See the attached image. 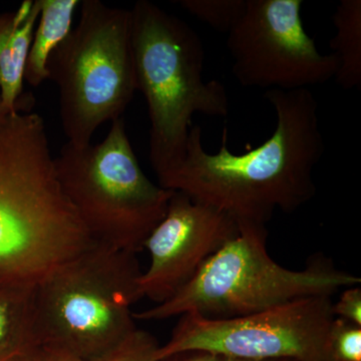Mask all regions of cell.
I'll use <instances>...</instances> for the list:
<instances>
[{"label":"cell","instance_id":"5bb4252c","mask_svg":"<svg viewBox=\"0 0 361 361\" xmlns=\"http://www.w3.org/2000/svg\"><path fill=\"white\" fill-rule=\"evenodd\" d=\"M336 37L330 42L338 61L337 84L344 90L361 85V1L341 0L334 16Z\"/></svg>","mask_w":361,"mask_h":361},{"label":"cell","instance_id":"9c48e42d","mask_svg":"<svg viewBox=\"0 0 361 361\" xmlns=\"http://www.w3.org/2000/svg\"><path fill=\"white\" fill-rule=\"evenodd\" d=\"M302 6V0H247L227 35L233 75L242 87L310 90L336 77V56L322 54L305 32Z\"/></svg>","mask_w":361,"mask_h":361},{"label":"cell","instance_id":"ac0fdd59","mask_svg":"<svg viewBox=\"0 0 361 361\" xmlns=\"http://www.w3.org/2000/svg\"><path fill=\"white\" fill-rule=\"evenodd\" d=\"M334 313L336 318L361 326L360 285L342 290L338 300L334 302Z\"/></svg>","mask_w":361,"mask_h":361},{"label":"cell","instance_id":"5b68a950","mask_svg":"<svg viewBox=\"0 0 361 361\" xmlns=\"http://www.w3.org/2000/svg\"><path fill=\"white\" fill-rule=\"evenodd\" d=\"M142 271L135 254L92 242L35 285L39 344L70 350L85 361L137 329Z\"/></svg>","mask_w":361,"mask_h":361},{"label":"cell","instance_id":"44dd1931","mask_svg":"<svg viewBox=\"0 0 361 361\" xmlns=\"http://www.w3.org/2000/svg\"><path fill=\"white\" fill-rule=\"evenodd\" d=\"M224 361H292V360H243V358L224 357Z\"/></svg>","mask_w":361,"mask_h":361},{"label":"cell","instance_id":"52a82bcc","mask_svg":"<svg viewBox=\"0 0 361 361\" xmlns=\"http://www.w3.org/2000/svg\"><path fill=\"white\" fill-rule=\"evenodd\" d=\"M80 6L78 25L47 61L63 132L77 146L90 144L104 123L123 118L137 90L130 11L101 0H84Z\"/></svg>","mask_w":361,"mask_h":361},{"label":"cell","instance_id":"2e32d148","mask_svg":"<svg viewBox=\"0 0 361 361\" xmlns=\"http://www.w3.org/2000/svg\"><path fill=\"white\" fill-rule=\"evenodd\" d=\"M160 346L155 336L137 327L113 348L87 361H159Z\"/></svg>","mask_w":361,"mask_h":361},{"label":"cell","instance_id":"6da1fadb","mask_svg":"<svg viewBox=\"0 0 361 361\" xmlns=\"http://www.w3.org/2000/svg\"><path fill=\"white\" fill-rule=\"evenodd\" d=\"M276 116L271 137L257 148L234 154L223 130L219 151L209 153L193 126L184 160L161 187L230 216L266 225L277 210L291 214L316 195L314 170L325 152L319 109L310 90H266Z\"/></svg>","mask_w":361,"mask_h":361},{"label":"cell","instance_id":"ba28073f","mask_svg":"<svg viewBox=\"0 0 361 361\" xmlns=\"http://www.w3.org/2000/svg\"><path fill=\"white\" fill-rule=\"evenodd\" d=\"M336 320L329 296L297 299L269 310L211 319L194 313L180 315L158 360L203 351L243 360L336 361L330 336Z\"/></svg>","mask_w":361,"mask_h":361},{"label":"cell","instance_id":"4fadbf2b","mask_svg":"<svg viewBox=\"0 0 361 361\" xmlns=\"http://www.w3.org/2000/svg\"><path fill=\"white\" fill-rule=\"evenodd\" d=\"M39 16L26 59L25 82L39 87L47 75V61L73 30L78 0H39Z\"/></svg>","mask_w":361,"mask_h":361},{"label":"cell","instance_id":"30bf717a","mask_svg":"<svg viewBox=\"0 0 361 361\" xmlns=\"http://www.w3.org/2000/svg\"><path fill=\"white\" fill-rule=\"evenodd\" d=\"M238 232L230 216L174 192L165 217L145 241L149 265L137 283L140 299L157 305L172 298Z\"/></svg>","mask_w":361,"mask_h":361},{"label":"cell","instance_id":"ffe728a7","mask_svg":"<svg viewBox=\"0 0 361 361\" xmlns=\"http://www.w3.org/2000/svg\"><path fill=\"white\" fill-rule=\"evenodd\" d=\"M169 358L172 361H224V357L222 356L203 353V351L180 353V355L171 356Z\"/></svg>","mask_w":361,"mask_h":361},{"label":"cell","instance_id":"d6986e66","mask_svg":"<svg viewBox=\"0 0 361 361\" xmlns=\"http://www.w3.org/2000/svg\"><path fill=\"white\" fill-rule=\"evenodd\" d=\"M25 358L26 361H85L65 348L42 343L35 346Z\"/></svg>","mask_w":361,"mask_h":361},{"label":"cell","instance_id":"277c9868","mask_svg":"<svg viewBox=\"0 0 361 361\" xmlns=\"http://www.w3.org/2000/svg\"><path fill=\"white\" fill-rule=\"evenodd\" d=\"M266 225L239 223V232L202 266L172 298L134 312L135 319L159 322L194 313L211 319L254 314L313 296H329L360 285L356 275L316 256L302 270L283 267L267 251Z\"/></svg>","mask_w":361,"mask_h":361},{"label":"cell","instance_id":"7c38bea8","mask_svg":"<svg viewBox=\"0 0 361 361\" xmlns=\"http://www.w3.org/2000/svg\"><path fill=\"white\" fill-rule=\"evenodd\" d=\"M35 286L0 285V361H11L39 345Z\"/></svg>","mask_w":361,"mask_h":361},{"label":"cell","instance_id":"9a60e30c","mask_svg":"<svg viewBox=\"0 0 361 361\" xmlns=\"http://www.w3.org/2000/svg\"><path fill=\"white\" fill-rule=\"evenodd\" d=\"M178 4L213 30L228 35L245 13L247 0H180Z\"/></svg>","mask_w":361,"mask_h":361},{"label":"cell","instance_id":"e0dca14e","mask_svg":"<svg viewBox=\"0 0 361 361\" xmlns=\"http://www.w3.org/2000/svg\"><path fill=\"white\" fill-rule=\"evenodd\" d=\"M336 361H361V326L336 318L330 336Z\"/></svg>","mask_w":361,"mask_h":361},{"label":"cell","instance_id":"7402d4cb","mask_svg":"<svg viewBox=\"0 0 361 361\" xmlns=\"http://www.w3.org/2000/svg\"><path fill=\"white\" fill-rule=\"evenodd\" d=\"M8 113V111L4 108V103H2L1 97H0V116H4V114Z\"/></svg>","mask_w":361,"mask_h":361},{"label":"cell","instance_id":"8992f818","mask_svg":"<svg viewBox=\"0 0 361 361\" xmlns=\"http://www.w3.org/2000/svg\"><path fill=\"white\" fill-rule=\"evenodd\" d=\"M54 167L92 241L133 254L144 249L174 193L145 174L123 118L111 122L99 144L66 142Z\"/></svg>","mask_w":361,"mask_h":361},{"label":"cell","instance_id":"3957f363","mask_svg":"<svg viewBox=\"0 0 361 361\" xmlns=\"http://www.w3.org/2000/svg\"><path fill=\"white\" fill-rule=\"evenodd\" d=\"M130 11L137 90L148 106L149 161L160 183L184 160L193 116L227 118L229 97L222 82L204 80L205 49L191 26L148 0Z\"/></svg>","mask_w":361,"mask_h":361},{"label":"cell","instance_id":"7a4b0ae2","mask_svg":"<svg viewBox=\"0 0 361 361\" xmlns=\"http://www.w3.org/2000/svg\"><path fill=\"white\" fill-rule=\"evenodd\" d=\"M92 242L59 184L42 116H0V285L35 286Z\"/></svg>","mask_w":361,"mask_h":361},{"label":"cell","instance_id":"8fae6325","mask_svg":"<svg viewBox=\"0 0 361 361\" xmlns=\"http://www.w3.org/2000/svg\"><path fill=\"white\" fill-rule=\"evenodd\" d=\"M39 16V0H26L16 11L0 13V97L8 111H30L23 92L26 59Z\"/></svg>","mask_w":361,"mask_h":361},{"label":"cell","instance_id":"603a6c76","mask_svg":"<svg viewBox=\"0 0 361 361\" xmlns=\"http://www.w3.org/2000/svg\"><path fill=\"white\" fill-rule=\"evenodd\" d=\"M11 361H26L25 356H21V357L14 358V360Z\"/></svg>","mask_w":361,"mask_h":361}]
</instances>
